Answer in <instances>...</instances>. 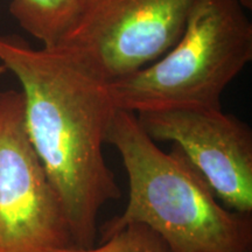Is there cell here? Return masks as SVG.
<instances>
[{
  "label": "cell",
  "mask_w": 252,
  "mask_h": 252,
  "mask_svg": "<svg viewBox=\"0 0 252 252\" xmlns=\"http://www.w3.org/2000/svg\"><path fill=\"white\" fill-rule=\"evenodd\" d=\"M6 72H7V69H6V67L2 64V63H0V77H1L4 74H6Z\"/></svg>",
  "instance_id": "30bf717a"
},
{
  "label": "cell",
  "mask_w": 252,
  "mask_h": 252,
  "mask_svg": "<svg viewBox=\"0 0 252 252\" xmlns=\"http://www.w3.org/2000/svg\"><path fill=\"white\" fill-rule=\"evenodd\" d=\"M154 141L178 145L225 208L252 213V131L223 110L163 109L137 113Z\"/></svg>",
  "instance_id": "8992f818"
},
{
  "label": "cell",
  "mask_w": 252,
  "mask_h": 252,
  "mask_svg": "<svg viewBox=\"0 0 252 252\" xmlns=\"http://www.w3.org/2000/svg\"><path fill=\"white\" fill-rule=\"evenodd\" d=\"M196 0H80L58 45L106 83L152 64L175 46Z\"/></svg>",
  "instance_id": "277c9868"
},
{
  "label": "cell",
  "mask_w": 252,
  "mask_h": 252,
  "mask_svg": "<svg viewBox=\"0 0 252 252\" xmlns=\"http://www.w3.org/2000/svg\"><path fill=\"white\" fill-rule=\"evenodd\" d=\"M46 252H169L163 239L147 225L135 223L125 226L97 248L65 247Z\"/></svg>",
  "instance_id": "ba28073f"
},
{
  "label": "cell",
  "mask_w": 252,
  "mask_h": 252,
  "mask_svg": "<svg viewBox=\"0 0 252 252\" xmlns=\"http://www.w3.org/2000/svg\"><path fill=\"white\" fill-rule=\"evenodd\" d=\"M239 1H241V4L243 7H249V8L252 7V4H251L252 0H239Z\"/></svg>",
  "instance_id": "9c48e42d"
},
{
  "label": "cell",
  "mask_w": 252,
  "mask_h": 252,
  "mask_svg": "<svg viewBox=\"0 0 252 252\" xmlns=\"http://www.w3.org/2000/svg\"><path fill=\"white\" fill-rule=\"evenodd\" d=\"M252 60V24L239 0H196L184 33L162 58L108 83L118 110H222L226 87Z\"/></svg>",
  "instance_id": "3957f363"
},
{
  "label": "cell",
  "mask_w": 252,
  "mask_h": 252,
  "mask_svg": "<svg viewBox=\"0 0 252 252\" xmlns=\"http://www.w3.org/2000/svg\"><path fill=\"white\" fill-rule=\"evenodd\" d=\"M106 143L121 154L128 202L98 228L100 242L130 224L147 225L169 252H252L251 214L225 208L178 145L163 152L133 112L117 110Z\"/></svg>",
  "instance_id": "7a4b0ae2"
},
{
  "label": "cell",
  "mask_w": 252,
  "mask_h": 252,
  "mask_svg": "<svg viewBox=\"0 0 252 252\" xmlns=\"http://www.w3.org/2000/svg\"><path fill=\"white\" fill-rule=\"evenodd\" d=\"M80 0H11L9 12L21 28L42 43L55 47L71 23Z\"/></svg>",
  "instance_id": "52a82bcc"
},
{
  "label": "cell",
  "mask_w": 252,
  "mask_h": 252,
  "mask_svg": "<svg viewBox=\"0 0 252 252\" xmlns=\"http://www.w3.org/2000/svg\"><path fill=\"white\" fill-rule=\"evenodd\" d=\"M0 63L20 82L32 144L58 195L76 248H93L97 217L121 188L103 154L117 108L108 83L59 47L0 36Z\"/></svg>",
  "instance_id": "6da1fadb"
},
{
  "label": "cell",
  "mask_w": 252,
  "mask_h": 252,
  "mask_svg": "<svg viewBox=\"0 0 252 252\" xmlns=\"http://www.w3.org/2000/svg\"><path fill=\"white\" fill-rule=\"evenodd\" d=\"M74 247L26 127L21 91L0 90V252Z\"/></svg>",
  "instance_id": "5b68a950"
}]
</instances>
